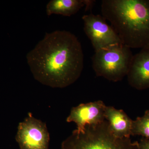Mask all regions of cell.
<instances>
[{"label": "cell", "instance_id": "5b68a950", "mask_svg": "<svg viewBox=\"0 0 149 149\" xmlns=\"http://www.w3.org/2000/svg\"><path fill=\"white\" fill-rule=\"evenodd\" d=\"M16 140L20 149H49V134L45 123L29 113L19 124Z\"/></svg>", "mask_w": 149, "mask_h": 149}, {"label": "cell", "instance_id": "3957f363", "mask_svg": "<svg viewBox=\"0 0 149 149\" xmlns=\"http://www.w3.org/2000/svg\"><path fill=\"white\" fill-rule=\"evenodd\" d=\"M62 149H139V142L130 138L114 136L109 123L105 120L95 125H88L83 133L72 131L61 144Z\"/></svg>", "mask_w": 149, "mask_h": 149}, {"label": "cell", "instance_id": "9c48e42d", "mask_svg": "<svg viewBox=\"0 0 149 149\" xmlns=\"http://www.w3.org/2000/svg\"><path fill=\"white\" fill-rule=\"evenodd\" d=\"M104 116L114 136L120 138H130L132 136L133 120L123 110L106 106Z\"/></svg>", "mask_w": 149, "mask_h": 149}, {"label": "cell", "instance_id": "ba28073f", "mask_svg": "<svg viewBox=\"0 0 149 149\" xmlns=\"http://www.w3.org/2000/svg\"><path fill=\"white\" fill-rule=\"evenodd\" d=\"M128 84L139 91L149 88V47L133 55L127 75Z\"/></svg>", "mask_w": 149, "mask_h": 149}, {"label": "cell", "instance_id": "7c38bea8", "mask_svg": "<svg viewBox=\"0 0 149 149\" xmlns=\"http://www.w3.org/2000/svg\"><path fill=\"white\" fill-rule=\"evenodd\" d=\"M139 143V149H149V139L143 138Z\"/></svg>", "mask_w": 149, "mask_h": 149}, {"label": "cell", "instance_id": "52a82bcc", "mask_svg": "<svg viewBox=\"0 0 149 149\" xmlns=\"http://www.w3.org/2000/svg\"><path fill=\"white\" fill-rule=\"evenodd\" d=\"M106 107L101 100L80 104L72 108L67 122H74L77 126L74 130L77 133H83L87 125L98 124L105 120Z\"/></svg>", "mask_w": 149, "mask_h": 149}, {"label": "cell", "instance_id": "8992f818", "mask_svg": "<svg viewBox=\"0 0 149 149\" xmlns=\"http://www.w3.org/2000/svg\"><path fill=\"white\" fill-rule=\"evenodd\" d=\"M82 19L84 31L95 51L122 43L114 29L102 15L90 13L84 15Z\"/></svg>", "mask_w": 149, "mask_h": 149}, {"label": "cell", "instance_id": "7a4b0ae2", "mask_svg": "<svg viewBox=\"0 0 149 149\" xmlns=\"http://www.w3.org/2000/svg\"><path fill=\"white\" fill-rule=\"evenodd\" d=\"M101 13L123 44L149 47V0H103Z\"/></svg>", "mask_w": 149, "mask_h": 149}, {"label": "cell", "instance_id": "6da1fadb", "mask_svg": "<svg viewBox=\"0 0 149 149\" xmlns=\"http://www.w3.org/2000/svg\"><path fill=\"white\" fill-rule=\"evenodd\" d=\"M26 58L34 78L53 88L72 85L84 67L81 43L74 34L65 30L46 33Z\"/></svg>", "mask_w": 149, "mask_h": 149}, {"label": "cell", "instance_id": "8fae6325", "mask_svg": "<svg viewBox=\"0 0 149 149\" xmlns=\"http://www.w3.org/2000/svg\"><path fill=\"white\" fill-rule=\"evenodd\" d=\"M131 133L132 136H141L149 139V109L143 116L133 120Z\"/></svg>", "mask_w": 149, "mask_h": 149}, {"label": "cell", "instance_id": "30bf717a", "mask_svg": "<svg viewBox=\"0 0 149 149\" xmlns=\"http://www.w3.org/2000/svg\"><path fill=\"white\" fill-rule=\"evenodd\" d=\"M95 1L91 0H51L47 4L46 12L48 16L57 14L70 17L84 7L86 10L92 8Z\"/></svg>", "mask_w": 149, "mask_h": 149}, {"label": "cell", "instance_id": "277c9868", "mask_svg": "<svg viewBox=\"0 0 149 149\" xmlns=\"http://www.w3.org/2000/svg\"><path fill=\"white\" fill-rule=\"evenodd\" d=\"M133 55L131 49L122 43L95 51L92 66L96 75L113 82L127 76Z\"/></svg>", "mask_w": 149, "mask_h": 149}]
</instances>
